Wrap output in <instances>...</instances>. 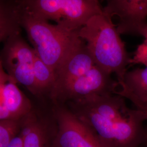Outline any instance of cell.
Returning a JSON list of instances; mask_svg holds the SVG:
<instances>
[{
  "label": "cell",
  "mask_w": 147,
  "mask_h": 147,
  "mask_svg": "<svg viewBox=\"0 0 147 147\" xmlns=\"http://www.w3.org/2000/svg\"><path fill=\"white\" fill-rule=\"evenodd\" d=\"M115 93L130 100L135 107L147 105V67L127 71Z\"/></svg>",
  "instance_id": "12"
},
{
  "label": "cell",
  "mask_w": 147,
  "mask_h": 147,
  "mask_svg": "<svg viewBox=\"0 0 147 147\" xmlns=\"http://www.w3.org/2000/svg\"><path fill=\"white\" fill-rule=\"evenodd\" d=\"M137 109L141 111L145 118V119L147 121V105H143L141 106L137 107Z\"/></svg>",
  "instance_id": "18"
},
{
  "label": "cell",
  "mask_w": 147,
  "mask_h": 147,
  "mask_svg": "<svg viewBox=\"0 0 147 147\" xmlns=\"http://www.w3.org/2000/svg\"><path fill=\"white\" fill-rule=\"evenodd\" d=\"M36 52L21 36V32L8 37L0 53V59L5 71L17 84L38 97L34 78Z\"/></svg>",
  "instance_id": "5"
},
{
  "label": "cell",
  "mask_w": 147,
  "mask_h": 147,
  "mask_svg": "<svg viewBox=\"0 0 147 147\" xmlns=\"http://www.w3.org/2000/svg\"><path fill=\"white\" fill-rule=\"evenodd\" d=\"M146 144L147 145V140H146Z\"/></svg>",
  "instance_id": "21"
},
{
  "label": "cell",
  "mask_w": 147,
  "mask_h": 147,
  "mask_svg": "<svg viewBox=\"0 0 147 147\" xmlns=\"http://www.w3.org/2000/svg\"><path fill=\"white\" fill-rule=\"evenodd\" d=\"M20 130V120L0 121V147H6Z\"/></svg>",
  "instance_id": "15"
},
{
  "label": "cell",
  "mask_w": 147,
  "mask_h": 147,
  "mask_svg": "<svg viewBox=\"0 0 147 147\" xmlns=\"http://www.w3.org/2000/svg\"><path fill=\"white\" fill-rule=\"evenodd\" d=\"M95 65L86 42L81 39L64 58L57 69L56 84L50 98L64 85L87 73Z\"/></svg>",
  "instance_id": "11"
},
{
  "label": "cell",
  "mask_w": 147,
  "mask_h": 147,
  "mask_svg": "<svg viewBox=\"0 0 147 147\" xmlns=\"http://www.w3.org/2000/svg\"><path fill=\"white\" fill-rule=\"evenodd\" d=\"M118 86L111 75L97 65L64 85L51 96L53 104H65L96 95L115 93Z\"/></svg>",
  "instance_id": "6"
},
{
  "label": "cell",
  "mask_w": 147,
  "mask_h": 147,
  "mask_svg": "<svg viewBox=\"0 0 147 147\" xmlns=\"http://www.w3.org/2000/svg\"><path fill=\"white\" fill-rule=\"evenodd\" d=\"M51 110L57 126L55 147H106L67 105L53 104Z\"/></svg>",
  "instance_id": "7"
},
{
  "label": "cell",
  "mask_w": 147,
  "mask_h": 147,
  "mask_svg": "<svg viewBox=\"0 0 147 147\" xmlns=\"http://www.w3.org/2000/svg\"><path fill=\"white\" fill-rule=\"evenodd\" d=\"M34 78L38 97L47 95L50 98L56 84V74L37 55L34 62Z\"/></svg>",
  "instance_id": "14"
},
{
  "label": "cell",
  "mask_w": 147,
  "mask_h": 147,
  "mask_svg": "<svg viewBox=\"0 0 147 147\" xmlns=\"http://www.w3.org/2000/svg\"><path fill=\"white\" fill-rule=\"evenodd\" d=\"M17 84L5 71L0 59V121L20 120L33 108Z\"/></svg>",
  "instance_id": "10"
},
{
  "label": "cell",
  "mask_w": 147,
  "mask_h": 147,
  "mask_svg": "<svg viewBox=\"0 0 147 147\" xmlns=\"http://www.w3.org/2000/svg\"><path fill=\"white\" fill-rule=\"evenodd\" d=\"M142 146H141V147H142ZM147 147V144H146V143H145V147Z\"/></svg>",
  "instance_id": "20"
},
{
  "label": "cell",
  "mask_w": 147,
  "mask_h": 147,
  "mask_svg": "<svg viewBox=\"0 0 147 147\" xmlns=\"http://www.w3.org/2000/svg\"><path fill=\"white\" fill-rule=\"evenodd\" d=\"M104 11L117 16L121 34L141 36L147 32V0H105Z\"/></svg>",
  "instance_id": "8"
},
{
  "label": "cell",
  "mask_w": 147,
  "mask_h": 147,
  "mask_svg": "<svg viewBox=\"0 0 147 147\" xmlns=\"http://www.w3.org/2000/svg\"><path fill=\"white\" fill-rule=\"evenodd\" d=\"M21 0H0V34L7 37L21 32Z\"/></svg>",
  "instance_id": "13"
},
{
  "label": "cell",
  "mask_w": 147,
  "mask_h": 147,
  "mask_svg": "<svg viewBox=\"0 0 147 147\" xmlns=\"http://www.w3.org/2000/svg\"><path fill=\"white\" fill-rule=\"evenodd\" d=\"M7 38L8 37H6L5 36L0 34V42H4Z\"/></svg>",
  "instance_id": "19"
},
{
  "label": "cell",
  "mask_w": 147,
  "mask_h": 147,
  "mask_svg": "<svg viewBox=\"0 0 147 147\" xmlns=\"http://www.w3.org/2000/svg\"><path fill=\"white\" fill-rule=\"evenodd\" d=\"M6 147H24V139L20 130L11 139Z\"/></svg>",
  "instance_id": "17"
},
{
  "label": "cell",
  "mask_w": 147,
  "mask_h": 147,
  "mask_svg": "<svg viewBox=\"0 0 147 147\" xmlns=\"http://www.w3.org/2000/svg\"><path fill=\"white\" fill-rule=\"evenodd\" d=\"M23 11L38 19L55 21L78 31L93 16L103 13L99 0H21Z\"/></svg>",
  "instance_id": "4"
},
{
  "label": "cell",
  "mask_w": 147,
  "mask_h": 147,
  "mask_svg": "<svg viewBox=\"0 0 147 147\" xmlns=\"http://www.w3.org/2000/svg\"><path fill=\"white\" fill-rule=\"evenodd\" d=\"M57 126L51 110L47 115L33 107L20 119L24 147H55Z\"/></svg>",
  "instance_id": "9"
},
{
  "label": "cell",
  "mask_w": 147,
  "mask_h": 147,
  "mask_svg": "<svg viewBox=\"0 0 147 147\" xmlns=\"http://www.w3.org/2000/svg\"><path fill=\"white\" fill-rule=\"evenodd\" d=\"M96 64L106 73L114 74L123 82L131 58L112 18L105 12L92 17L79 30Z\"/></svg>",
  "instance_id": "1"
},
{
  "label": "cell",
  "mask_w": 147,
  "mask_h": 147,
  "mask_svg": "<svg viewBox=\"0 0 147 147\" xmlns=\"http://www.w3.org/2000/svg\"><path fill=\"white\" fill-rule=\"evenodd\" d=\"M22 29L26 32L38 57L55 71L81 39L79 30L70 31L23 11Z\"/></svg>",
  "instance_id": "3"
},
{
  "label": "cell",
  "mask_w": 147,
  "mask_h": 147,
  "mask_svg": "<svg viewBox=\"0 0 147 147\" xmlns=\"http://www.w3.org/2000/svg\"><path fill=\"white\" fill-rule=\"evenodd\" d=\"M66 104L94 131L106 147H140L146 142L147 131L143 125L146 120L138 109L130 118L116 121L107 119L79 102Z\"/></svg>",
  "instance_id": "2"
},
{
  "label": "cell",
  "mask_w": 147,
  "mask_h": 147,
  "mask_svg": "<svg viewBox=\"0 0 147 147\" xmlns=\"http://www.w3.org/2000/svg\"><path fill=\"white\" fill-rule=\"evenodd\" d=\"M143 37V42L137 47L132 58L130 59V65L142 64L147 67V32Z\"/></svg>",
  "instance_id": "16"
}]
</instances>
